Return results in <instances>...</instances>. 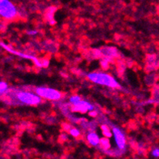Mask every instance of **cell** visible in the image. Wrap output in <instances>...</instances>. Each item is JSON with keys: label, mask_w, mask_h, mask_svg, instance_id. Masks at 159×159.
<instances>
[{"label": "cell", "mask_w": 159, "mask_h": 159, "mask_svg": "<svg viewBox=\"0 0 159 159\" xmlns=\"http://www.w3.org/2000/svg\"><path fill=\"white\" fill-rule=\"evenodd\" d=\"M90 81L94 82L95 84L103 85V86L110 87L111 88H116L119 87V84L113 77L104 73H99V72H94L90 73L87 75Z\"/></svg>", "instance_id": "1"}, {"label": "cell", "mask_w": 159, "mask_h": 159, "mask_svg": "<svg viewBox=\"0 0 159 159\" xmlns=\"http://www.w3.org/2000/svg\"><path fill=\"white\" fill-rule=\"evenodd\" d=\"M14 97L17 101L25 105L35 106L41 102V97L30 91H17L14 94Z\"/></svg>", "instance_id": "2"}, {"label": "cell", "mask_w": 159, "mask_h": 159, "mask_svg": "<svg viewBox=\"0 0 159 159\" xmlns=\"http://www.w3.org/2000/svg\"><path fill=\"white\" fill-rule=\"evenodd\" d=\"M0 14L6 20H12L16 15V9L9 0H0Z\"/></svg>", "instance_id": "3"}, {"label": "cell", "mask_w": 159, "mask_h": 159, "mask_svg": "<svg viewBox=\"0 0 159 159\" xmlns=\"http://www.w3.org/2000/svg\"><path fill=\"white\" fill-rule=\"evenodd\" d=\"M36 94L39 95V97L50 101H57L61 97V94L58 90L50 87H37L36 89Z\"/></svg>", "instance_id": "4"}, {"label": "cell", "mask_w": 159, "mask_h": 159, "mask_svg": "<svg viewBox=\"0 0 159 159\" xmlns=\"http://www.w3.org/2000/svg\"><path fill=\"white\" fill-rule=\"evenodd\" d=\"M112 132H113V135H114L117 147L120 150H125V147H126V139H125V134L118 127H113Z\"/></svg>", "instance_id": "5"}, {"label": "cell", "mask_w": 159, "mask_h": 159, "mask_svg": "<svg viewBox=\"0 0 159 159\" xmlns=\"http://www.w3.org/2000/svg\"><path fill=\"white\" fill-rule=\"evenodd\" d=\"M73 109L75 111L80 113H87V111H92L94 110V107L86 101L80 100L77 103H73Z\"/></svg>", "instance_id": "6"}, {"label": "cell", "mask_w": 159, "mask_h": 159, "mask_svg": "<svg viewBox=\"0 0 159 159\" xmlns=\"http://www.w3.org/2000/svg\"><path fill=\"white\" fill-rule=\"evenodd\" d=\"M87 140L89 142V144H91L92 146H97L100 144V142H101V138L95 132L89 133L87 136Z\"/></svg>", "instance_id": "7"}, {"label": "cell", "mask_w": 159, "mask_h": 159, "mask_svg": "<svg viewBox=\"0 0 159 159\" xmlns=\"http://www.w3.org/2000/svg\"><path fill=\"white\" fill-rule=\"evenodd\" d=\"M101 130H102V133H103V136L106 138H110L113 135V132L110 131L109 127L108 125H101Z\"/></svg>", "instance_id": "8"}, {"label": "cell", "mask_w": 159, "mask_h": 159, "mask_svg": "<svg viewBox=\"0 0 159 159\" xmlns=\"http://www.w3.org/2000/svg\"><path fill=\"white\" fill-rule=\"evenodd\" d=\"M108 138H104L103 139H101V142H100V144L101 145V147L104 149H108L110 147L109 144V141L108 139Z\"/></svg>", "instance_id": "9"}, {"label": "cell", "mask_w": 159, "mask_h": 159, "mask_svg": "<svg viewBox=\"0 0 159 159\" xmlns=\"http://www.w3.org/2000/svg\"><path fill=\"white\" fill-rule=\"evenodd\" d=\"M7 90H8V85H7L6 83L2 81L0 83V94H3L5 93L6 92Z\"/></svg>", "instance_id": "10"}, {"label": "cell", "mask_w": 159, "mask_h": 159, "mask_svg": "<svg viewBox=\"0 0 159 159\" xmlns=\"http://www.w3.org/2000/svg\"><path fill=\"white\" fill-rule=\"evenodd\" d=\"M80 100H81V98H80V96H78V95H74V96H72V97H70L69 101L70 102L73 104V103H77L78 101H80Z\"/></svg>", "instance_id": "11"}, {"label": "cell", "mask_w": 159, "mask_h": 159, "mask_svg": "<svg viewBox=\"0 0 159 159\" xmlns=\"http://www.w3.org/2000/svg\"><path fill=\"white\" fill-rule=\"evenodd\" d=\"M70 133L74 138H77V137L80 136V131L77 129H76V128H72V129H70Z\"/></svg>", "instance_id": "12"}, {"label": "cell", "mask_w": 159, "mask_h": 159, "mask_svg": "<svg viewBox=\"0 0 159 159\" xmlns=\"http://www.w3.org/2000/svg\"><path fill=\"white\" fill-rule=\"evenodd\" d=\"M151 155H152L153 157L155 158H159V148H154L151 151Z\"/></svg>", "instance_id": "13"}, {"label": "cell", "mask_w": 159, "mask_h": 159, "mask_svg": "<svg viewBox=\"0 0 159 159\" xmlns=\"http://www.w3.org/2000/svg\"><path fill=\"white\" fill-rule=\"evenodd\" d=\"M27 33H28L29 35H35V34H37V31H33V30H31V31H29Z\"/></svg>", "instance_id": "14"}, {"label": "cell", "mask_w": 159, "mask_h": 159, "mask_svg": "<svg viewBox=\"0 0 159 159\" xmlns=\"http://www.w3.org/2000/svg\"><path fill=\"white\" fill-rule=\"evenodd\" d=\"M90 116H92V117H95L96 116V115H97V113H96V112H94V111H90Z\"/></svg>", "instance_id": "15"}]
</instances>
